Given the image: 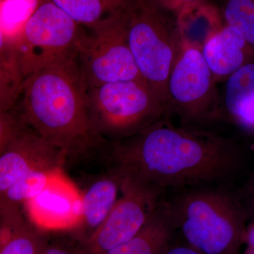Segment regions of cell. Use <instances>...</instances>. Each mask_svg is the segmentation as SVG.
<instances>
[{"label": "cell", "mask_w": 254, "mask_h": 254, "mask_svg": "<svg viewBox=\"0 0 254 254\" xmlns=\"http://www.w3.org/2000/svg\"><path fill=\"white\" fill-rule=\"evenodd\" d=\"M88 90L97 129L100 135L120 138L118 141L170 115L144 80L112 82Z\"/></svg>", "instance_id": "cell-5"}, {"label": "cell", "mask_w": 254, "mask_h": 254, "mask_svg": "<svg viewBox=\"0 0 254 254\" xmlns=\"http://www.w3.org/2000/svg\"><path fill=\"white\" fill-rule=\"evenodd\" d=\"M155 1H158L159 4H161L165 9L176 14L187 5L194 3L195 1H201V0H155Z\"/></svg>", "instance_id": "cell-24"}, {"label": "cell", "mask_w": 254, "mask_h": 254, "mask_svg": "<svg viewBox=\"0 0 254 254\" xmlns=\"http://www.w3.org/2000/svg\"><path fill=\"white\" fill-rule=\"evenodd\" d=\"M79 36L77 23L58 6L48 0L38 5L10 41L23 78L73 56Z\"/></svg>", "instance_id": "cell-6"}, {"label": "cell", "mask_w": 254, "mask_h": 254, "mask_svg": "<svg viewBox=\"0 0 254 254\" xmlns=\"http://www.w3.org/2000/svg\"><path fill=\"white\" fill-rule=\"evenodd\" d=\"M215 81L201 50L182 45L168 84L170 110L182 125L198 127L220 117Z\"/></svg>", "instance_id": "cell-8"}, {"label": "cell", "mask_w": 254, "mask_h": 254, "mask_svg": "<svg viewBox=\"0 0 254 254\" xmlns=\"http://www.w3.org/2000/svg\"><path fill=\"white\" fill-rule=\"evenodd\" d=\"M81 192V218L76 228L86 229L93 235L120 198L121 180L118 174L110 168L106 173L96 177Z\"/></svg>", "instance_id": "cell-13"}, {"label": "cell", "mask_w": 254, "mask_h": 254, "mask_svg": "<svg viewBox=\"0 0 254 254\" xmlns=\"http://www.w3.org/2000/svg\"><path fill=\"white\" fill-rule=\"evenodd\" d=\"M176 22L182 45L200 50L225 26L218 8L210 0L187 5L176 14Z\"/></svg>", "instance_id": "cell-14"}, {"label": "cell", "mask_w": 254, "mask_h": 254, "mask_svg": "<svg viewBox=\"0 0 254 254\" xmlns=\"http://www.w3.org/2000/svg\"><path fill=\"white\" fill-rule=\"evenodd\" d=\"M32 225L46 230L76 228L81 218V190L60 170L23 205Z\"/></svg>", "instance_id": "cell-11"}, {"label": "cell", "mask_w": 254, "mask_h": 254, "mask_svg": "<svg viewBox=\"0 0 254 254\" xmlns=\"http://www.w3.org/2000/svg\"><path fill=\"white\" fill-rule=\"evenodd\" d=\"M215 81L228 78L254 59V51L240 31L225 25L202 48Z\"/></svg>", "instance_id": "cell-12"}, {"label": "cell", "mask_w": 254, "mask_h": 254, "mask_svg": "<svg viewBox=\"0 0 254 254\" xmlns=\"http://www.w3.org/2000/svg\"><path fill=\"white\" fill-rule=\"evenodd\" d=\"M245 254H254V249L248 247Z\"/></svg>", "instance_id": "cell-30"}, {"label": "cell", "mask_w": 254, "mask_h": 254, "mask_svg": "<svg viewBox=\"0 0 254 254\" xmlns=\"http://www.w3.org/2000/svg\"><path fill=\"white\" fill-rule=\"evenodd\" d=\"M162 201L177 235L201 254H240L247 211L230 187L201 185L171 190Z\"/></svg>", "instance_id": "cell-3"}, {"label": "cell", "mask_w": 254, "mask_h": 254, "mask_svg": "<svg viewBox=\"0 0 254 254\" xmlns=\"http://www.w3.org/2000/svg\"><path fill=\"white\" fill-rule=\"evenodd\" d=\"M219 10L225 25L242 33L254 51V0H210Z\"/></svg>", "instance_id": "cell-18"}, {"label": "cell", "mask_w": 254, "mask_h": 254, "mask_svg": "<svg viewBox=\"0 0 254 254\" xmlns=\"http://www.w3.org/2000/svg\"><path fill=\"white\" fill-rule=\"evenodd\" d=\"M1 216H0V227H1Z\"/></svg>", "instance_id": "cell-31"}, {"label": "cell", "mask_w": 254, "mask_h": 254, "mask_svg": "<svg viewBox=\"0 0 254 254\" xmlns=\"http://www.w3.org/2000/svg\"><path fill=\"white\" fill-rule=\"evenodd\" d=\"M66 158L23 123L0 153V198L18 180L38 170L63 168Z\"/></svg>", "instance_id": "cell-10"}, {"label": "cell", "mask_w": 254, "mask_h": 254, "mask_svg": "<svg viewBox=\"0 0 254 254\" xmlns=\"http://www.w3.org/2000/svg\"><path fill=\"white\" fill-rule=\"evenodd\" d=\"M176 235L161 199L136 236L105 254H160L175 242Z\"/></svg>", "instance_id": "cell-15"}, {"label": "cell", "mask_w": 254, "mask_h": 254, "mask_svg": "<svg viewBox=\"0 0 254 254\" xmlns=\"http://www.w3.org/2000/svg\"><path fill=\"white\" fill-rule=\"evenodd\" d=\"M37 6L36 0H6L0 9V26L5 35L9 26L24 24Z\"/></svg>", "instance_id": "cell-21"}, {"label": "cell", "mask_w": 254, "mask_h": 254, "mask_svg": "<svg viewBox=\"0 0 254 254\" xmlns=\"http://www.w3.org/2000/svg\"><path fill=\"white\" fill-rule=\"evenodd\" d=\"M245 204L246 211H247L248 220L254 221V196L242 200Z\"/></svg>", "instance_id": "cell-27"}, {"label": "cell", "mask_w": 254, "mask_h": 254, "mask_svg": "<svg viewBox=\"0 0 254 254\" xmlns=\"http://www.w3.org/2000/svg\"><path fill=\"white\" fill-rule=\"evenodd\" d=\"M0 254H37L36 238L23 217L1 221Z\"/></svg>", "instance_id": "cell-19"}, {"label": "cell", "mask_w": 254, "mask_h": 254, "mask_svg": "<svg viewBox=\"0 0 254 254\" xmlns=\"http://www.w3.org/2000/svg\"><path fill=\"white\" fill-rule=\"evenodd\" d=\"M23 125L22 120L12 110H0V153L16 136Z\"/></svg>", "instance_id": "cell-22"}, {"label": "cell", "mask_w": 254, "mask_h": 254, "mask_svg": "<svg viewBox=\"0 0 254 254\" xmlns=\"http://www.w3.org/2000/svg\"><path fill=\"white\" fill-rule=\"evenodd\" d=\"M125 11L128 46L137 68L171 113L168 79L182 48L176 15L173 17L174 13L155 0H127Z\"/></svg>", "instance_id": "cell-4"}, {"label": "cell", "mask_w": 254, "mask_h": 254, "mask_svg": "<svg viewBox=\"0 0 254 254\" xmlns=\"http://www.w3.org/2000/svg\"><path fill=\"white\" fill-rule=\"evenodd\" d=\"M160 254H201L187 244L174 242Z\"/></svg>", "instance_id": "cell-25"}, {"label": "cell", "mask_w": 254, "mask_h": 254, "mask_svg": "<svg viewBox=\"0 0 254 254\" xmlns=\"http://www.w3.org/2000/svg\"><path fill=\"white\" fill-rule=\"evenodd\" d=\"M161 195L121 180V196L89 245L96 254H105L136 236L154 213Z\"/></svg>", "instance_id": "cell-9"}, {"label": "cell", "mask_w": 254, "mask_h": 254, "mask_svg": "<svg viewBox=\"0 0 254 254\" xmlns=\"http://www.w3.org/2000/svg\"><path fill=\"white\" fill-rule=\"evenodd\" d=\"M42 254H71L67 250L60 247H52L47 249Z\"/></svg>", "instance_id": "cell-29"}, {"label": "cell", "mask_w": 254, "mask_h": 254, "mask_svg": "<svg viewBox=\"0 0 254 254\" xmlns=\"http://www.w3.org/2000/svg\"><path fill=\"white\" fill-rule=\"evenodd\" d=\"M125 8L91 26L90 34H80L76 53L88 89L112 82L144 80L128 46Z\"/></svg>", "instance_id": "cell-7"}, {"label": "cell", "mask_w": 254, "mask_h": 254, "mask_svg": "<svg viewBox=\"0 0 254 254\" xmlns=\"http://www.w3.org/2000/svg\"><path fill=\"white\" fill-rule=\"evenodd\" d=\"M238 193L242 200L254 196V175L251 177L245 186Z\"/></svg>", "instance_id": "cell-26"}, {"label": "cell", "mask_w": 254, "mask_h": 254, "mask_svg": "<svg viewBox=\"0 0 254 254\" xmlns=\"http://www.w3.org/2000/svg\"><path fill=\"white\" fill-rule=\"evenodd\" d=\"M15 60L11 44L2 28L0 26V63ZM16 61V60H15Z\"/></svg>", "instance_id": "cell-23"}, {"label": "cell", "mask_w": 254, "mask_h": 254, "mask_svg": "<svg viewBox=\"0 0 254 254\" xmlns=\"http://www.w3.org/2000/svg\"><path fill=\"white\" fill-rule=\"evenodd\" d=\"M74 56L28 75L21 93L23 123L66 160L86 154L101 141Z\"/></svg>", "instance_id": "cell-2"}, {"label": "cell", "mask_w": 254, "mask_h": 254, "mask_svg": "<svg viewBox=\"0 0 254 254\" xmlns=\"http://www.w3.org/2000/svg\"><path fill=\"white\" fill-rule=\"evenodd\" d=\"M245 243L248 245L249 247L254 249V221L247 225Z\"/></svg>", "instance_id": "cell-28"}, {"label": "cell", "mask_w": 254, "mask_h": 254, "mask_svg": "<svg viewBox=\"0 0 254 254\" xmlns=\"http://www.w3.org/2000/svg\"><path fill=\"white\" fill-rule=\"evenodd\" d=\"M23 78L15 60L0 63V110H12L22 90Z\"/></svg>", "instance_id": "cell-20"}, {"label": "cell", "mask_w": 254, "mask_h": 254, "mask_svg": "<svg viewBox=\"0 0 254 254\" xmlns=\"http://www.w3.org/2000/svg\"><path fill=\"white\" fill-rule=\"evenodd\" d=\"M224 101L231 118L254 129V63L244 65L227 78Z\"/></svg>", "instance_id": "cell-16"}, {"label": "cell", "mask_w": 254, "mask_h": 254, "mask_svg": "<svg viewBox=\"0 0 254 254\" xmlns=\"http://www.w3.org/2000/svg\"><path fill=\"white\" fill-rule=\"evenodd\" d=\"M108 158L120 180L163 196L187 187H229L243 169L233 142L198 127H176L169 117L115 141Z\"/></svg>", "instance_id": "cell-1"}, {"label": "cell", "mask_w": 254, "mask_h": 254, "mask_svg": "<svg viewBox=\"0 0 254 254\" xmlns=\"http://www.w3.org/2000/svg\"><path fill=\"white\" fill-rule=\"evenodd\" d=\"M77 24L93 26L123 9L127 0H48Z\"/></svg>", "instance_id": "cell-17"}]
</instances>
